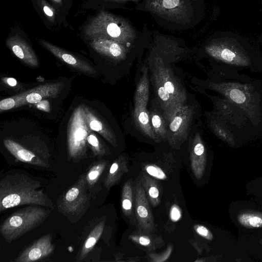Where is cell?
I'll return each mask as SVG.
<instances>
[{
    "label": "cell",
    "instance_id": "obj_11",
    "mask_svg": "<svg viewBox=\"0 0 262 262\" xmlns=\"http://www.w3.org/2000/svg\"><path fill=\"white\" fill-rule=\"evenodd\" d=\"M135 206L138 223L142 230L146 232L154 229V218L145 191L140 181L135 185Z\"/></svg>",
    "mask_w": 262,
    "mask_h": 262
},
{
    "label": "cell",
    "instance_id": "obj_39",
    "mask_svg": "<svg viewBox=\"0 0 262 262\" xmlns=\"http://www.w3.org/2000/svg\"><path fill=\"white\" fill-rule=\"evenodd\" d=\"M112 2H117V3H121L127 1H133V2H137L139 0H107Z\"/></svg>",
    "mask_w": 262,
    "mask_h": 262
},
{
    "label": "cell",
    "instance_id": "obj_29",
    "mask_svg": "<svg viewBox=\"0 0 262 262\" xmlns=\"http://www.w3.org/2000/svg\"><path fill=\"white\" fill-rule=\"evenodd\" d=\"M141 182L151 205L157 206L160 202V190L156 181L143 173Z\"/></svg>",
    "mask_w": 262,
    "mask_h": 262
},
{
    "label": "cell",
    "instance_id": "obj_42",
    "mask_svg": "<svg viewBox=\"0 0 262 262\" xmlns=\"http://www.w3.org/2000/svg\"><path fill=\"white\" fill-rule=\"evenodd\" d=\"M260 1L261 5V6H262V0H260Z\"/></svg>",
    "mask_w": 262,
    "mask_h": 262
},
{
    "label": "cell",
    "instance_id": "obj_33",
    "mask_svg": "<svg viewBox=\"0 0 262 262\" xmlns=\"http://www.w3.org/2000/svg\"><path fill=\"white\" fill-rule=\"evenodd\" d=\"M148 174L159 180H165L166 176L161 168L155 165H147L145 167Z\"/></svg>",
    "mask_w": 262,
    "mask_h": 262
},
{
    "label": "cell",
    "instance_id": "obj_35",
    "mask_svg": "<svg viewBox=\"0 0 262 262\" xmlns=\"http://www.w3.org/2000/svg\"><path fill=\"white\" fill-rule=\"evenodd\" d=\"M133 240L143 246H149L151 244L150 238L146 235H133Z\"/></svg>",
    "mask_w": 262,
    "mask_h": 262
},
{
    "label": "cell",
    "instance_id": "obj_19",
    "mask_svg": "<svg viewBox=\"0 0 262 262\" xmlns=\"http://www.w3.org/2000/svg\"><path fill=\"white\" fill-rule=\"evenodd\" d=\"M91 47L99 54L109 58L120 60L125 59V46L113 39L98 38L90 40Z\"/></svg>",
    "mask_w": 262,
    "mask_h": 262
},
{
    "label": "cell",
    "instance_id": "obj_12",
    "mask_svg": "<svg viewBox=\"0 0 262 262\" xmlns=\"http://www.w3.org/2000/svg\"><path fill=\"white\" fill-rule=\"evenodd\" d=\"M52 234H46L32 243L13 260L15 262H33L45 258L54 250Z\"/></svg>",
    "mask_w": 262,
    "mask_h": 262
},
{
    "label": "cell",
    "instance_id": "obj_23",
    "mask_svg": "<svg viewBox=\"0 0 262 262\" xmlns=\"http://www.w3.org/2000/svg\"><path fill=\"white\" fill-rule=\"evenodd\" d=\"M150 122L158 142L167 140L168 122L158 104V108L152 107L149 112Z\"/></svg>",
    "mask_w": 262,
    "mask_h": 262
},
{
    "label": "cell",
    "instance_id": "obj_21",
    "mask_svg": "<svg viewBox=\"0 0 262 262\" xmlns=\"http://www.w3.org/2000/svg\"><path fill=\"white\" fill-rule=\"evenodd\" d=\"M132 118L135 125L142 134L158 142L151 124L149 112L146 107L141 105L134 104Z\"/></svg>",
    "mask_w": 262,
    "mask_h": 262
},
{
    "label": "cell",
    "instance_id": "obj_25",
    "mask_svg": "<svg viewBox=\"0 0 262 262\" xmlns=\"http://www.w3.org/2000/svg\"><path fill=\"white\" fill-rule=\"evenodd\" d=\"M238 223L247 229L262 228V211L250 209L241 210L236 214Z\"/></svg>",
    "mask_w": 262,
    "mask_h": 262
},
{
    "label": "cell",
    "instance_id": "obj_7",
    "mask_svg": "<svg viewBox=\"0 0 262 262\" xmlns=\"http://www.w3.org/2000/svg\"><path fill=\"white\" fill-rule=\"evenodd\" d=\"M90 133L84 106H79L72 114L68 126V149L70 158L78 161L85 157L87 137Z\"/></svg>",
    "mask_w": 262,
    "mask_h": 262
},
{
    "label": "cell",
    "instance_id": "obj_10",
    "mask_svg": "<svg viewBox=\"0 0 262 262\" xmlns=\"http://www.w3.org/2000/svg\"><path fill=\"white\" fill-rule=\"evenodd\" d=\"M151 71L157 75L166 91L177 102L183 106L187 98L186 91L160 57L154 58Z\"/></svg>",
    "mask_w": 262,
    "mask_h": 262
},
{
    "label": "cell",
    "instance_id": "obj_15",
    "mask_svg": "<svg viewBox=\"0 0 262 262\" xmlns=\"http://www.w3.org/2000/svg\"><path fill=\"white\" fill-rule=\"evenodd\" d=\"M6 45L21 61L32 67L39 66L38 58L31 47L21 36L15 34L9 37Z\"/></svg>",
    "mask_w": 262,
    "mask_h": 262
},
{
    "label": "cell",
    "instance_id": "obj_31",
    "mask_svg": "<svg viewBox=\"0 0 262 262\" xmlns=\"http://www.w3.org/2000/svg\"><path fill=\"white\" fill-rule=\"evenodd\" d=\"M87 142L95 156L101 157L106 154V149L95 134L90 133Z\"/></svg>",
    "mask_w": 262,
    "mask_h": 262
},
{
    "label": "cell",
    "instance_id": "obj_13",
    "mask_svg": "<svg viewBox=\"0 0 262 262\" xmlns=\"http://www.w3.org/2000/svg\"><path fill=\"white\" fill-rule=\"evenodd\" d=\"M38 41L42 47L72 68L90 75H94L96 73L94 67L82 59L46 40L39 39Z\"/></svg>",
    "mask_w": 262,
    "mask_h": 262
},
{
    "label": "cell",
    "instance_id": "obj_24",
    "mask_svg": "<svg viewBox=\"0 0 262 262\" xmlns=\"http://www.w3.org/2000/svg\"><path fill=\"white\" fill-rule=\"evenodd\" d=\"M107 164L105 161L95 162L91 166L85 175L88 187L92 195L99 191V181Z\"/></svg>",
    "mask_w": 262,
    "mask_h": 262
},
{
    "label": "cell",
    "instance_id": "obj_20",
    "mask_svg": "<svg viewBox=\"0 0 262 262\" xmlns=\"http://www.w3.org/2000/svg\"><path fill=\"white\" fill-rule=\"evenodd\" d=\"M206 116L208 127L219 139L232 148L239 145L235 135L225 123L215 117L210 112L206 113Z\"/></svg>",
    "mask_w": 262,
    "mask_h": 262
},
{
    "label": "cell",
    "instance_id": "obj_36",
    "mask_svg": "<svg viewBox=\"0 0 262 262\" xmlns=\"http://www.w3.org/2000/svg\"><path fill=\"white\" fill-rule=\"evenodd\" d=\"M182 214L180 208L177 205H173L170 210V219L173 222L179 221L181 217Z\"/></svg>",
    "mask_w": 262,
    "mask_h": 262
},
{
    "label": "cell",
    "instance_id": "obj_17",
    "mask_svg": "<svg viewBox=\"0 0 262 262\" xmlns=\"http://www.w3.org/2000/svg\"><path fill=\"white\" fill-rule=\"evenodd\" d=\"M190 159L192 171L199 179L203 176L207 160V152L199 133L194 135L190 147Z\"/></svg>",
    "mask_w": 262,
    "mask_h": 262
},
{
    "label": "cell",
    "instance_id": "obj_28",
    "mask_svg": "<svg viewBox=\"0 0 262 262\" xmlns=\"http://www.w3.org/2000/svg\"><path fill=\"white\" fill-rule=\"evenodd\" d=\"M142 71V76L137 84L134 95V104L141 105L147 107L149 96L147 68L144 66Z\"/></svg>",
    "mask_w": 262,
    "mask_h": 262
},
{
    "label": "cell",
    "instance_id": "obj_14",
    "mask_svg": "<svg viewBox=\"0 0 262 262\" xmlns=\"http://www.w3.org/2000/svg\"><path fill=\"white\" fill-rule=\"evenodd\" d=\"M146 8L162 16L182 20L186 16L184 0H147Z\"/></svg>",
    "mask_w": 262,
    "mask_h": 262
},
{
    "label": "cell",
    "instance_id": "obj_38",
    "mask_svg": "<svg viewBox=\"0 0 262 262\" xmlns=\"http://www.w3.org/2000/svg\"><path fill=\"white\" fill-rule=\"evenodd\" d=\"M6 83L11 86H16L17 84L16 80L13 78H5Z\"/></svg>",
    "mask_w": 262,
    "mask_h": 262
},
{
    "label": "cell",
    "instance_id": "obj_34",
    "mask_svg": "<svg viewBox=\"0 0 262 262\" xmlns=\"http://www.w3.org/2000/svg\"><path fill=\"white\" fill-rule=\"evenodd\" d=\"M194 229L195 231L202 237L209 240L211 241L213 238V235L211 232L206 227L198 225L194 226Z\"/></svg>",
    "mask_w": 262,
    "mask_h": 262
},
{
    "label": "cell",
    "instance_id": "obj_6",
    "mask_svg": "<svg viewBox=\"0 0 262 262\" xmlns=\"http://www.w3.org/2000/svg\"><path fill=\"white\" fill-rule=\"evenodd\" d=\"M91 195L85 175L82 174L75 183L58 199V210L68 217H77L86 210Z\"/></svg>",
    "mask_w": 262,
    "mask_h": 262
},
{
    "label": "cell",
    "instance_id": "obj_3",
    "mask_svg": "<svg viewBox=\"0 0 262 262\" xmlns=\"http://www.w3.org/2000/svg\"><path fill=\"white\" fill-rule=\"evenodd\" d=\"M24 205L54 209L53 202L43 192L40 181L21 171H10L0 181V211Z\"/></svg>",
    "mask_w": 262,
    "mask_h": 262
},
{
    "label": "cell",
    "instance_id": "obj_26",
    "mask_svg": "<svg viewBox=\"0 0 262 262\" xmlns=\"http://www.w3.org/2000/svg\"><path fill=\"white\" fill-rule=\"evenodd\" d=\"M104 221H101L97 224L87 236L81 248L77 253V261H81L84 259L101 237L104 226Z\"/></svg>",
    "mask_w": 262,
    "mask_h": 262
},
{
    "label": "cell",
    "instance_id": "obj_30",
    "mask_svg": "<svg viewBox=\"0 0 262 262\" xmlns=\"http://www.w3.org/2000/svg\"><path fill=\"white\" fill-rule=\"evenodd\" d=\"M133 199L132 184L128 180L124 184L121 194V208L126 216H130L132 213Z\"/></svg>",
    "mask_w": 262,
    "mask_h": 262
},
{
    "label": "cell",
    "instance_id": "obj_37",
    "mask_svg": "<svg viewBox=\"0 0 262 262\" xmlns=\"http://www.w3.org/2000/svg\"><path fill=\"white\" fill-rule=\"evenodd\" d=\"M51 1L56 13L57 10H61V8H63L65 5V0H51Z\"/></svg>",
    "mask_w": 262,
    "mask_h": 262
},
{
    "label": "cell",
    "instance_id": "obj_9",
    "mask_svg": "<svg viewBox=\"0 0 262 262\" xmlns=\"http://www.w3.org/2000/svg\"><path fill=\"white\" fill-rule=\"evenodd\" d=\"M193 114L192 106L184 105L169 123L167 141L171 146H179L187 139Z\"/></svg>",
    "mask_w": 262,
    "mask_h": 262
},
{
    "label": "cell",
    "instance_id": "obj_4",
    "mask_svg": "<svg viewBox=\"0 0 262 262\" xmlns=\"http://www.w3.org/2000/svg\"><path fill=\"white\" fill-rule=\"evenodd\" d=\"M86 38L113 39L124 46L130 45L136 37L135 32L124 19L106 11L92 17L83 28Z\"/></svg>",
    "mask_w": 262,
    "mask_h": 262
},
{
    "label": "cell",
    "instance_id": "obj_22",
    "mask_svg": "<svg viewBox=\"0 0 262 262\" xmlns=\"http://www.w3.org/2000/svg\"><path fill=\"white\" fill-rule=\"evenodd\" d=\"M84 109L86 121L90 129L97 132L112 145L116 146L117 139L111 128L89 108L85 106Z\"/></svg>",
    "mask_w": 262,
    "mask_h": 262
},
{
    "label": "cell",
    "instance_id": "obj_27",
    "mask_svg": "<svg viewBox=\"0 0 262 262\" xmlns=\"http://www.w3.org/2000/svg\"><path fill=\"white\" fill-rule=\"evenodd\" d=\"M126 168L125 159L123 156H121L116 159L112 164L106 173L104 181L105 187L108 190L115 185L126 171Z\"/></svg>",
    "mask_w": 262,
    "mask_h": 262
},
{
    "label": "cell",
    "instance_id": "obj_18",
    "mask_svg": "<svg viewBox=\"0 0 262 262\" xmlns=\"http://www.w3.org/2000/svg\"><path fill=\"white\" fill-rule=\"evenodd\" d=\"M4 144L8 150L18 160L36 165L49 168L50 163L38 155L29 151L23 145L10 139H5Z\"/></svg>",
    "mask_w": 262,
    "mask_h": 262
},
{
    "label": "cell",
    "instance_id": "obj_32",
    "mask_svg": "<svg viewBox=\"0 0 262 262\" xmlns=\"http://www.w3.org/2000/svg\"><path fill=\"white\" fill-rule=\"evenodd\" d=\"M38 7L41 9V12H43L50 22L54 23L56 19L57 13L53 6L49 4L45 0H36Z\"/></svg>",
    "mask_w": 262,
    "mask_h": 262
},
{
    "label": "cell",
    "instance_id": "obj_8",
    "mask_svg": "<svg viewBox=\"0 0 262 262\" xmlns=\"http://www.w3.org/2000/svg\"><path fill=\"white\" fill-rule=\"evenodd\" d=\"M61 82L47 83L39 85L23 93L0 101V111L17 108L29 103H37L47 97H55L62 89Z\"/></svg>",
    "mask_w": 262,
    "mask_h": 262
},
{
    "label": "cell",
    "instance_id": "obj_40",
    "mask_svg": "<svg viewBox=\"0 0 262 262\" xmlns=\"http://www.w3.org/2000/svg\"><path fill=\"white\" fill-rule=\"evenodd\" d=\"M258 41L259 43V44L262 46V31L259 36V37L258 38Z\"/></svg>",
    "mask_w": 262,
    "mask_h": 262
},
{
    "label": "cell",
    "instance_id": "obj_41",
    "mask_svg": "<svg viewBox=\"0 0 262 262\" xmlns=\"http://www.w3.org/2000/svg\"><path fill=\"white\" fill-rule=\"evenodd\" d=\"M259 243L261 245H262V238H261L259 240Z\"/></svg>",
    "mask_w": 262,
    "mask_h": 262
},
{
    "label": "cell",
    "instance_id": "obj_5",
    "mask_svg": "<svg viewBox=\"0 0 262 262\" xmlns=\"http://www.w3.org/2000/svg\"><path fill=\"white\" fill-rule=\"evenodd\" d=\"M30 205L9 215L1 224L3 238L10 243L41 225L50 214V208Z\"/></svg>",
    "mask_w": 262,
    "mask_h": 262
},
{
    "label": "cell",
    "instance_id": "obj_1",
    "mask_svg": "<svg viewBox=\"0 0 262 262\" xmlns=\"http://www.w3.org/2000/svg\"><path fill=\"white\" fill-rule=\"evenodd\" d=\"M216 73L206 87L247 117L262 136V80L219 65Z\"/></svg>",
    "mask_w": 262,
    "mask_h": 262
},
{
    "label": "cell",
    "instance_id": "obj_2",
    "mask_svg": "<svg viewBox=\"0 0 262 262\" xmlns=\"http://www.w3.org/2000/svg\"><path fill=\"white\" fill-rule=\"evenodd\" d=\"M206 54L219 66L262 72V53L247 38L232 31L214 35L204 47Z\"/></svg>",
    "mask_w": 262,
    "mask_h": 262
},
{
    "label": "cell",
    "instance_id": "obj_16",
    "mask_svg": "<svg viewBox=\"0 0 262 262\" xmlns=\"http://www.w3.org/2000/svg\"><path fill=\"white\" fill-rule=\"evenodd\" d=\"M151 82L157 94L158 103L168 123L183 106L166 91L157 75L151 71Z\"/></svg>",
    "mask_w": 262,
    "mask_h": 262
}]
</instances>
